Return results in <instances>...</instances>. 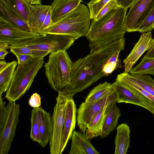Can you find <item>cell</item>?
<instances>
[{
  "label": "cell",
  "mask_w": 154,
  "mask_h": 154,
  "mask_svg": "<svg viewBox=\"0 0 154 154\" xmlns=\"http://www.w3.org/2000/svg\"><path fill=\"white\" fill-rule=\"evenodd\" d=\"M78 38L73 35L49 34L11 46L25 47L50 54L59 50L66 51Z\"/></svg>",
  "instance_id": "52a82bcc"
},
{
  "label": "cell",
  "mask_w": 154,
  "mask_h": 154,
  "mask_svg": "<svg viewBox=\"0 0 154 154\" xmlns=\"http://www.w3.org/2000/svg\"><path fill=\"white\" fill-rule=\"evenodd\" d=\"M130 131L126 124L122 123L117 128L115 138V154H126L130 146Z\"/></svg>",
  "instance_id": "ffe728a7"
},
{
  "label": "cell",
  "mask_w": 154,
  "mask_h": 154,
  "mask_svg": "<svg viewBox=\"0 0 154 154\" xmlns=\"http://www.w3.org/2000/svg\"><path fill=\"white\" fill-rule=\"evenodd\" d=\"M5 104L0 96V154L8 153L19 122V104L9 101Z\"/></svg>",
  "instance_id": "8992f818"
},
{
  "label": "cell",
  "mask_w": 154,
  "mask_h": 154,
  "mask_svg": "<svg viewBox=\"0 0 154 154\" xmlns=\"http://www.w3.org/2000/svg\"><path fill=\"white\" fill-rule=\"evenodd\" d=\"M52 23L51 18V7L49 9L46 17L44 22L40 29V34L42 35L43 31L50 26Z\"/></svg>",
  "instance_id": "d590c367"
},
{
  "label": "cell",
  "mask_w": 154,
  "mask_h": 154,
  "mask_svg": "<svg viewBox=\"0 0 154 154\" xmlns=\"http://www.w3.org/2000/svg\"><path fill=\"white\" fill-rule=\"evenodd\" d=\"M0 20L19 29L32 32L28 23L0 2Z\"/></svg>",
  "instance_id": "44dd1931"
},
{
  "label": "cell",
  "mask_w": 154,
  "mask_h": 154,
  "mask_svg": "<svg viewBox=\"0 0 154 154\" xmlns=\"http://www.w3.org/2000/svg\"><path fill=\"white\" fill-rule=\"evenodd\" d=\"M38 108L39 138L38 143L45 147L49 142L51 135V117L50 113L41 107Z\"/></svg>",
  "instance_id": "ac0fdd59"
},
{
  "label": "cell",
  "mask_w": 154,
  "mask_h": 154,
  "mask_svg": "<svg viewBox=\"0 0 154 154\" xmlns=\"http://www.w3.org/2000/svg\"><path fill=\"white\" fill-rule=\"evenodd\" d=\"M8 53L6 50L0 49V59L4 60L5 56Z\"/></svg>",
  "instance_id": "b9f144b4"
},
{
  "label": "cell",
  "mask_w": 154,
  "mask_h": 154,
  "mask_svg": "<svg viewBox=\"0 0 154 154\" xmlns=\"http://www.w3.org/2000/svg\"><path fill=\"white\" fill-rule=\"evenodd\" d=\"M10 48V46L8 43L5 42H0V49L6 50Z\"/></svg>",
  "instance_id": "ab89813d"
},
{
  "label": "cell",
  "mask_w": 154,
  "mask_h": 154,
  "mask_svg": "<svg viewBox=\"0 0 154 154\" xmlns=\"http://www.w3.org/2000/svg\"><path fill=\"white\" fill-rule=\"evenodd\" d=\"M121 50H118L113 53L104 64L102 70L103 76H108L116 69L122 67L119 58Z\"/></svg>",
  "instance_id": "83f0119b"
},
{
  "label": "cell",
  "mask_w": 154,
  "mask_h": 154,
  "mask_svg": "<svg viewBox=\"0 0 154 154\" xmlns=\"http://www.w3.org/2000/svg\"><path fill=\"white\" fill-rule=\"evenodd\" d=\"M113 91L95 101L90 103L84 102L80 105L77 110V120L78 126L82 132L85 134L89 124L96 114L114 101Z\"/></svg>",
  "instance_id": "30bf717a"
},
{
  "label": "cell",
  "mask_w": 154,
  "mask_h": 154,
  "mask_svg": "<svg viewBox=\"0 0 154 154\" xmlns=\"http://www.w3.org/2000/svg\"><path fill=\"white\" fill-rule=\"evenodd\" d=\"M127 10L119 6L110 10L97 20H92L85 36L90 52L124 38Z\"/></svg>",
  "instance_id": "7a4b0ae2"
},
{
  "label": "cell",
  "mask_w": 154,
  "mask_h": 154,
  "mask_svg": "<svg viewBox=\"0 0 154 154\" xmlns=\"http://www.w3.org/2000/svg\"><path fill=\"white\" fill-rule=\"evenodd\" d=\"M82 0H54L51 5L52 23L73 10Z\"/></svg>",
  "instance_id": "e0dca14e"
},
{
  "label": "cell",
  "mask_w": 154,
  "mask_h": 154,
  "mask_svg": "<svg viewBox=\"0 0 154 154\" xmlns=\"http://www.w3.org/2000/svg\"><path fill=\"white\" fill-rule=\"evenodd\" d=\"M116 80L121 81L135 88L154 105V96L128 79L124 75L123 73L118 75Z\"/></svg>",
  "instance_id": "4dcf8cb0"
},
{
  "label": "cell",
  "mask_w": 154,
  "mask_h": 154,
  "mask_svg": "<svg viewBox=\"0 0 154 154\" xmlns=\"http://www.w3.org/2000/svg\"><path fill=\"white\" fill-rule=\"evenodd\" d=\"M41 0H31L30 3L31 5H40L41 4Z\"/></svg>",
  "instance_id": "7bdbcfd3"
},
{
  "label": "cell",
  "mask_w": 154,
  "mask_h": 154,
  "mask_svg": "<svg viewBox=\"0 0 154 154\" xmlns=\"http://www.w3.org/2000/svg\"><path fill=\"white\" fill-rule=\"evenodd\" d=\"M119 6L116 0H111L102 8L93 20L95 21L97 20L110 10Z\"/></svg>",
  "instance_id": "836d02e7"
},
{
  "label": "cell",
  "mask_w": 154,
  "mask_h": 154,
  "mask_svg": "<svg viewBox=\"0 0 154 154\" xmlns=\"http://www.w3.org/2000/svg\"><path fill=\"white\" fill-rule=\"evenodd\" d=\"M18 64V61L13 60L9 62L8 66L0 72V95H2L8 89Z\"/></svg>",
  "instance_id": "cb8c5ba5"
},
{
  "label": "cell",
  "mask_w": 154,
  "mask_h": 154,
  "mask_svg": "<svg viewBox=\"0 0 154 154\" xmlns=\"http://www.w3.org/2000/svg\"><path fill=\"white\" fill-rule=\"evenodd\" d=\"M128 79L154 96V80L148 75L123 72Z\"/></svg>",
  "instance_id": "d4e9b609"
},
{
  "label": "cell",
  "mask_w": 154,
  "mask_h": 154,
  "mask_svg": "<svg viewBox=\"0 0 154 154\" xmlns=\"http://www.w3.org/2000/svg\"><path fill=\"white\" fill-rule=\"evenodd\" d=\"M112 0H96L90 1L88 4L90 17L93 19L102 8Z\"/></svg>",
  "instance_id": "1f68e13d"
},
{
  "label": "cell",
  "mask_w": 154,
  "mask_h": 154,
  "mask_svg": "<svg viewBox=\"0 0 154 154\" xmlns=\"http://www.w3.org/2000/svg\"><path fill=\"white\" fill-rule=\"evenodd\" d=\"M125 42V38L116 40L73 62L71 80L58 93L67 98L73 97L104 76V64L116 51L124 49Z\"/></svg>",
  "instance_id": "6da1fadb"
},
{
  "label": "cell",
  "mask_w": 154,
  "mask_h": 154,
  "mask_svg": "<svg viewBox=\"0 0 154 154\" xmlns=\"http://www.w3.org/2000/svg\"><path fill=\"white\" fill-rule=\"evenodd\" d=\"M129 73L131 74H149L154 76V58L143 57L137 66L131 69Z\"/></svg>",
  "instance_id": "4316f807"
},
{
  "label": "cell",
  "mask_w": 154,
  "mask_h": 154,
  "mask_svg": "<svg viewBox=\"0 0 154 154\" xmlns=\"http://www.w3.org/2000/svg\"><path fill=\"white\" fill-rule=\"evenodd\" d=\"M51 8L49 5L29 4L28 24L32 32L41 34V28Z\"/></svg>",
  "instance_id": "9a60e30c"
},
{
  "label": "cell",
  "mask_w": 154,
  "mask_h": 154,
  "mask_svg": "<svg viewBox=\"0 0 154 154\" xmlns=\"http://www.w3.org/2000/svg\"><path fill=\"white\" fill-rule=\"evenodd\" d=\"M26 3L29 4H30L31 0H24Z\"/></svg>",
  "instance_id": "ee69618b"
},
{
  "label": "cell",
  "mask_w": 154,
  "mask_h": 154,
  "mask_svg": "<svg viewBox=\"0 0 154 154\" xmlns=\"http://www.w3.org/2000/svg\"><path fill=\"white\" fill-rule=\"evenodd\" d=\"M17 16L28 23L29 7L30 4L24 0H0Z\"/></svg>",
  "instance_id": "603a6c76"
},
{
  "label": "cell",
  "mask_w": 154,
  "mask_h": 154,
  "mask_svg": "<svg viewBox=\"0 0 154 154\" xmlns=\"http://www.w3.org/2000/svg\"><path fill=\"white\" fill-rule=\"evenodd\" d=\"M143 57L146 58H154V45L148 51Z\"/></svg>",
  "instance_id": "f35d334b"
},
{
  "label": "cell",
  "mask_w": 154,
  "mask_h": 154,
  "mask_svg": "<svg viewBox=\"0 0 154 154\" xmlns=\"http://www.w3.org/2000/svg\"><path fill=\"white\" fill-rule=\"evenodd\" d=\"M41 98L37 93L33 94L30 97L28 101L29 104L33 108H38L41 107Z\"/></svg>",
  "instance_id": "e575fe53"
},
{
  "label": "cell",
  "mask_w": 154,
  "mask_h": 154,
  "mask_svg": "<svg viewBox=\"0 0 154 154\" xmlns=\"http://www.w3.org/2000/svg\"><path fill=\"white\" fill-rule=\"evenodd\" d=\"M10 49L11 51L14 54H20L30 55L33 57H44L49 54L47 52L25 47L10 46Z\"/></svg>",
  "instance_id": "f546056e"
},
{
  "label": "cell",
  "mask_w": 154,
  "mask_h": 154,
  "mask_svg": "<svg viewBox=\"0 0 154 154\" xmlns=\"http://www.w3.org/2000/svg\"><path fill=\"white\" fill-rule=\"evenodd\" d=\"M42 35L39 33L19 29L0 20V42L7 43L10 46Z\"/></svg>",
  "instance_id": "7c38bea8"
},
{
  "label": "cell",
  "mask_w": 154,
  "mask_h": 154,
  "mask_svg": "<svg viewBox=\"0 0 154 154\" xmlns=\"http://www.w3.org/2000/svg\"><path fill=\"white\" fill-rule=\"evenodd\" d=\"M72 63L66 50L51 53L45 63V75L52 88L59 92L69 82L72 73Z\"/></svg>",
  "instance_id": "5b68a950"
},
{
  "label": "cell",
  "mask_w": 154,
  "mask_h": 154,
  "mask_svg": "<svg viewBox=\"0 0 154 154\" xmlns=\"http://www.w3.org/2000/svg\"><path fill=\"white\" fill-rule=\"evenodd\" d=\"M112 84L115 101L137 105L154 113V105L136 89L119 80H116Z\"/></svg>",
  "instance_id": "9c48e42d"
},
{
  "label": "cell",
  "mask_w": 154,
  "mask_h": 154,
  "mask_svg": "<svg viewBox=\"0 0 154 154\" xmlns=\"http://www.w3.org/2000/svg\"><path fill=\"white\" fill-rule=\"evenodd\" d=\"M109 106H105L99 112L89 124L85 134L87 139L91 140L101 134Z\"/></svg>",
  "instance_id": "7402d4cb"
},
{
  "label": "cell",
  "mask_w": 154,
  "mask_h": 154,
  "mask_svg": "<svg viewBox=\"0 0 154 154\" xmlns=\"http://www.w3.org/2000/svg\"><path fill=\"white\" fill-rule=\"evenodd\" d=\"M153 114H154V113H153Z\"/></svg>",
  "instance_id": "bcb514c9"
},
{
  "label": "cell",
  "mask_w": 154,
  "mask_h": 154,
  "mask_svg": "<svg viewBox=\"0 0 154 154\" xmlns=\"http://www.w3.org/2000/svg\"></svg>",
  "instance_id": "7dc6e473"
},
{
  "label": "cell",
  "mask_w": 154,
  "mask_h": 154,
  "mask_svg": "<svg viewBox=\"0 0 154 154\" xmlns=\"http://www.w3.org/2000/svg\"><path fill=\"white\" fill-rule=\"evenodd\" d=\"M44 57H33L28 61L18 64L12 81L5 97L15 102L20 99L30 88L39 70L43 67Z\"/></svg>",
  "instance_id": "277c9868"
},
{
  "label": "cell",
  "mask_w": 154,
  "mask_h": 154,
  "mask_svg": "<svg viewBox=\"0 0 154 154\" xmlns=\"http://www.w3.org/2000/svg\"><path fill=\"white\" fill-rule=\"evenodd\" d=\"M15 55L16 57L18 64H20L25 62L33 57L32 56L23 54H16Z\"/></svg>",
  "instance_id": "74e56055"
},
{
  "label": "cell",
  "mask_w": 154,
  "mask_h": 154,
  "mask_svg": "<svg viewBox=\"0 0 154 154\" xmlns=\"http://www.w3.org/2000/svg\"><path fill=\"white\" fill-rule=\"evenodd\" d=\"M95 1V0H91V1Z\"/></svg>",
  "instance_id": "f6af8a7d"
},
{
  "label": "cell",
  "mask_w": 154,
  "mask_h": 154,
  "mask_svg": "<svg viewBox=\"0 0 154 154\" xmlns=\"http://www.w3.org/2000/svg\"><path fill=\"white\" fill-rule=\"evenodd\" d=\"M154 5V0H137L130 7L126 15V32L137 31Z\"/></svg>",
  "instance_id": "8fae6325"
},
{
  "label": "cell",
  "mask_w": 154,
  "mask_h": 154,
  "mask_svg": "<svg viewBox=\"0 0 154 154\" xmlns=\"http://www.w3.org/2000/svg\"><path fill=\"white\" fill-rule=\"evenodd\" d=\"M154 28V5L149 15L138 28L137 31L141 33L151 31Z\"/></svg>",
  "instance_id": "d6a6232c"
},
{
  "label": "cell",
  "mask_w": 154,
  "mask_h": 154,
  "mask_svg": "<svg viewBox=\"0 0 154 154\" xmlns=\"http://www.w3.org/2000/svg\"><path fill=\"white\" fill-rule=\"evenodd\" d=\"M137 0H116L119 6L125 8L130 7Z\"/></svg>",
  "instance_id": "8d00e7d4"
},
{
  "label": "cell",
  "mask_w": 154,
  "mask_h": 154,
  "mask_svg": "<svg viewBox=\"0 0 154 154\" xmlns=\"http://www.w3.org/2000/svg\"><path fill=\"white\" fill-rule=\"evenodd\" d=\"M154 45L151 31L143 32L128 57L124 60V72L128 73L141 55Z\"/></svg>",
  "instance_id": "4fadbf2b"
},
{
  "label": "cell",
  "mask_w": 154,
  "mask_h": 154,
  "mask_svg": "<svg viewBox=\"0 0 154 154\" xmlns=\"http://www.w3.org/2000/svg\"><path fill=\"white\" fill-rule=\"evenodd\" d=\"M116 103L114 101L109 104L102 131L100 136L101 138L107 137L115 129L117 125L121 113Z\"/></svg>",
  "instance_id": "d6986e66"
},
{
  "label": "cell",
  "mask_w": 154,
  "mask_h": 154,
  "mask_svg": "<svg viewBox=\"0 0 154 154\" xmlns=\"http://www.w3.org/2000/svg\"><path fill=\"white\" fill-rule=\"evenodd\" d=\"M69 154H99L82 132L73 131Z\"/></svg>",
  "instance_id": "2e32d148"
},
{
  "label": "cell",
  "mask_w": 154,
  "mask_h": 154,
  "mask_svg": "<svg viewBox=\"0 0 154 154\" xmlns=\"http://www.w3.org/2000/svg\"><path fill=\"white\" fill-rule=\"evenodd\" d=\"M69 98L58 93L56 103L51 117V129L49 143L51 154H60L62 139L66 105Z\"/></svg>",
  "instance_id": "ba28073f"
},
{
  "label": "cell",
  "mask_w": 154,
  "mask_h": 154,
  "mask_svg": "<svg viewBox=\"0 0 154 154\" xmlns=\"http://www.w3.org/2000/svg\"><path fill=\"white\" fill-rule=\"evenodd\" d=\"M9 63L6 62L5 60L0 61V72L3 70L9 64Z\"/></svg>",
  "instance_id": "60d3db41"
},
{
  "label": "cell",
  "mask_w": 154,
  "mask_h": 154,
  "mask_svg": "<svg viewBox=\"0 0 154 154\" xmlns=\"http://www.w3.org/2000/svg\"><path fill=\"white\" fill-rule=\"evenodd\" d=\"M31 129L30 138L33 141L39 142V122L38 108H33L31 112Z\"/></svg>",
  "instance_id": "f1b7e54d"
},
{
  "label": "cell",
  "mask_w": 154,
  "mask_h": 154,
  "mask_svg": "<svg viewBox=\"0 0 154 154\" xmlns=\"http://www.w3.org/2000/svg\"><path fill=\"white\" fill-rule=\"evenodd\" d=\"M77 112L76 105L72 97L69 98L66 105L60 146V154L62 153L64 149L75 129Z\"/></svg>",
  "instance_id": "5bb4252c"
},
{
  "label": "cell",
  "mask_w": 154,
  "mask_h": 154,
  "mask_svg": "<svg viewBox=\"0 0 154 154\" xmlns=\"http://www.w3.org/2000/svg\"><path fill=\"white\" fill-rule=\"evenodd\" d=\"M91 19L89 9L80 3L73 10L45 29L42 34L71 35L79 38L87 34Z\"/></svg>",
  "instance_id": "3957f363"
},
{
  "label": "cell",
  "mask_w": 154,
  "mask_h": 154,
  "mask_svg": "<svg viewBox=\"0 0 154 154\" xmlns=\"http://www.w3.org/2000/svg\"><path fill=\"white\" fill-rule=\"evenodd\" d=\"M114 88L112 83L107 82L100 83L91 90L85 102L90 103L95 101L111 93Z\"/></svg>",
  "instance_id": "484cf974"
}]
</instances>
